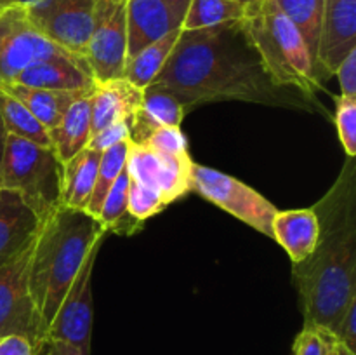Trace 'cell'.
Here are the masks:
<instances>
[{
    "mask_svg": "<svg viewBox=\"0 0 356 355\" xmlns=\"http://www.w3.org/2000/svg\"><path fill=\"white\" fill-rule=\"evenodd\" d=\"M152 86L172 93L184 108L209 101L277 103L280 87L268 77L242 21L183 30Z\"/></svg>",
    "mask_w": 356,
    "mask_h": 355,
    "instance_id": "cell-1",
    "label": "cell"
},
{
    "mask_svg": "<svg viewBox=\"0 0 356 355\" xmlns=\"http://www.w3.org/2000/svg\"><path fill=\"white\" fill-rule=\"evenodd\" d=\"M348 159L336 184L313 207L320 223L316 249L306 261L292 265L305 326L334 334L356 299V173L353 159Z\"/></svg>",
    "mask_w": 356,
    "mask_h": 355,
    "instance_id": "cell-2",
    "label": "cell"
},
{
    "mask_svg": "<svg viewBox=\"0 0 356 355\" xmlns=\"http://www.w3.org/2000/svg\"><path fill=\"white\" fill-rule=\"evenodd\" d=\"M104 237L99 221L79 209L58 205L40 223L28 265V289L40 324L42 343L87 254Z\"/></svg>",
    "mask_w": 356,
    "mask_h": 355,
    "instance_id": "cell-3",
    "label": "cell"
},
{
    "mask_svg": "<svg viewBox=\"0 0 356 355\" xmlns=\"http://www.w3.org/2000/svg\"><path fill=\"white\" fill-rule=\"evenodd\" d=\"M271 82L280 89L294 87L313 94L320 87L315 61L301 31L275 0H254L242 21Z\"/></svg>",
    "mask_w": 356,
    "mask_h": 355,
    "instance_id": "cell-4",
    "label": "cell"
},
{
    "mask_svg": "<svg viewBox=\"0 0 356 355\" xmlns=\"http://www.w3.org/2000/svg\"><path fill=\"white\" fill-rule=\"evenodd\" d=\"M63 164L51 146L7 134L0 159V190L19 195L44 221L59 205Z\"/></svg>",
    "mask_w": 356,
    "mask_h": 355,
    "instance_id": "cell-5",
    "label": "cell"
},
{
    "mask_svg": "<svg viewBox=\"0 0 356 355\" xmlns=\"http://www.w3.org/2000/svg\"><path fill=\"white\" fill-rule=\"evenodd\" d=\"M191 191H197L200 197L225 209L263 235L271 237V221L278 209L249 184L221 171L193 162Z\"/></svg>",
    "mask_w": 356,
    "mask_h": 355,
    "instance_id": "cell-6",
    "label": "cell"
},
{
    "mask_svg": "<svg viewBox=\"0 0 356 355\" xmlns=\"http://www.w3.org/2000/svg\"><path fill=\"white\" fill-rule=\"evenodd\" d=\"M83 61L94 80L124 77L127 63V0H94V28Z\"/></svg>",
    "mask_w": 356,
    "mask_h": 355,
    "instance_id": "cell-7",
    "label": "cell"
},
{
    "mask_svg": "<svg viewBox=\"0 0 356 355\" xmlns=\"http://www.w3.org/2000/svg\"><path fill=\"white\" fill-rule=\"evenodd\" d=\"M61 56L73 54L47 40L30 23L23 6L14 3L0 13V84L14 82L23 70L42 59Z\"/></svg>",
    "mask_w": 356,
    "mask_h": 355,
    "instance_id": "cell-8",
    "label": "cell"
},
{
    "mask_svg": "<svg viewBox=\"0 0 356 355\" xmlns=\"http://www.w3.org/2000/svg\"><path fill=\"white\" fill-rule=\"evenodd\" d=\"M33 242L0 265V338L23 336L37 352L42 345V333L28 289V265Z\"/></svg>",
    "mask_w": 356,
    "mask_h": 355,
    "instance_id": "cell-9",
    "label": "cell"
},
{
    "mask_svg": "<svg viewBox=\"0 0 356 355\" xmlns=\"http://www.w3.org/2000/svg\"><path fill=\"white\" fill-rule=\"evenodd\" d=\"M103 240L96 242L87 254L82 268L73 278L65 298L59 303L54 317L45 333V340L63 341L82 355H90V333H92V271Z\"/></svg>",
    "mask_w": 356,
    "mask_h": 355,
    "instance_id": "cell-10",
    "label": "cell"
},
{
    "mask_svg": "<svg viewBox=\"0 0 356 355\" xmlns=\"http://www.w3.org/2000/svg\"><path fill=\"white\" fill-rule=\"evenodd\" d=\"M24 10L47 40L83 59L94 28V0H45Z\"/></svg>",
    "mask_w": 356,
    "mask_h": 355,
    "instance_id": "cell-11",
    "label": "cell"
},
{
    "mask_svg": "<svg viewBox=\"0 0 356 355\" xmlns=\"http://www.w3.org/2000/svg\"><path fill=\"white\" fill-rule=\"evenodd\" d=\"M127 173L131 180L139 181L162 195L167 205L191 191V167L193 159L190 155L172 157L149 150L148 146L132 143L129 139Z\"/></svg>",
    "mask_w": 356,
    "mask_h": 355,
    "instance_id": "cell-12",
    "label": "cell"
},
{
    "mask_svg": "<svg viewBox=\"0 0 356 355\" xmlns=\"http://www.w3.org/2000/svg\"><path fill=\"white\" fill-rule=\"evenodd\" d=\"M356 49V0H325L316 45V77L334 75L344 58Z\"/></svg>",
    "mask_w": 356,
    "mask_h": 355,
    "instance_id": "cell-13",
    "label": "cell"
},
{
    "mask_svg": "<svg viewBox=\"0 0 356 355\" xmlns=\"http://www.w3.org/2000/svg\"><path fill=\"white\" fill-rule=\"evenodd\" d=\"M181 26L183 17L165 0H127V59Z\"/></svg>",
    "mask_w": 356,
    "mask_h": 355,
    "instance_id": "cell-14",
    "label": "cell"
},
{
    "mask_svg": "<svg viewBox=\"0 0 356 355\" xmlns=\"http://www.w3.org/2000/svg\"><path fill=\"white\" fill-rule=\"evenodd\" d=\"M90 101V136L117 122H129L143 101V89L124 77L94 80Z\"/></svg>",
    "mask_w": 356,
    "mask_h": 355,
    "instance_id": "cell-15",
    "label": "cell"
},
{
    "mask_svg": "<svg viewBox=\"0 0 356 355\" xmlns=\"http://www.w3.org/2000/svg\"><path fill=\"white\" fill-rule=\"evenodd\" d=\"M14 82L37 89L76 90V93H90L94 86L89 66L76 56L42 59L23 70L14 79Z\"/></svg>",
    "mask_w": 356,
    "mask_h": 355,
    "instance_id": "cell-16",
    "label": "cell"
},
{
    "mask_svg": "<svg viewBox=\"0 0 356 355\" xmlns=\"http://www.w3.org/2000/svg\"><path fill=\"white\" fill-rule=\"evenodd\" d=\"M40 223L19 195L0 190V265L33 242Z\"/></svg>",
    "mask_w": 356,
    "mask_h": 355,
    "instance_id": "cell-17",
    "label": "cell"
},
{
    "mask_svg": "<svg viewBox=\"0 0 356 355\" xmlns=\"http://www.w3.org/2000/svg\"><path fill=\"white\" fill-rule=\"evenodd\" d=\"M186 108L169 90L159 86L143 89L141 106L129 120V139L141 145L153 131L160 127H181Z\"/></svg>",
    "mask_w": 356,
    "mask_h": 355,
    "instance_id": "cell-18",
    "label": "cell"
},
{
    "mask_svg": "<svg viewBox=\"0 0 356 355\" xmlns=\"http://www.w3.org/2000/svg\"><path fill=\"white\" fill-rule=\"evenodd\" d=\"M318 237L320 223L313 207L277 211L271 221V239L284 247L292 265L302 263L312 256Z\"/></svg>",
    "mask_w": 356,
    "mask_h": 355,
    "instance_id": "cell-19",
    "label": "cell"
},
{
    "mask_svg": "<svg viewBox=\"0 0 356 355\" xmlns=\"http://www.w3.org/2000/svg\"><path fill=\"white\" fill-rule=\"evenodd\" d=\"M99 159V152L83 148L76 155H73L72 159L63 162L59 205L86 211L87 202H89L90 194H92L94 183H96Z\"/></svg>",
    "mask_w": 356,
    "mask_h": 355,
    "instance_id": "cell-20",
    "label": "cell"
},
{
    "mask_svg": "<svg viewBox=\"0 0 356 355\" xmlns=\"http://www.w3.org/2000/svg\"><path fill=\"white\" fill-rule=\"evenodd\" d=\"M90 94V93H89ZM89 94L80 96L72 106L68 108L61 120L49 129L51 148L59 159V162H66L80 150L87 148L90 139V101Z\"/></svg>",
    "mask_w": 356,
    "mask_h": 355,
    "instance_id": "cell-21",
    "label": "cell"
},
{
    "mask_svg": "<svg viewBox=\"0 0 356 355\" xmlns=\"http://www.w3.org/2000/svg\"><path fill=\"white\" fill-rule=\"evenodd\" d=\"M0 89H3L6 93H9L10 96L19 100L47 131L61 120L63 115L68 111V108L72 106L80 96L89 94L76 93V90L37 89V87L21 86V84L16 82L0 84Z\"/></svg>",
    "mask_w": 356,
    "mask_h": 355,
    "instance_id": "cell-22",
    "label": "cell"
},
{
    "mask_svg": "<svg viewBox=\"0 0 356 355\" xmlns=\"http://www.w3.org/2000/svg\"><path fill=\"white\" fill-rule=\"evenodd\" d=\"M179 35L181 28L170 31V33L159 38L153 44L146 45L138 54L129 58L127 63H125L124 79H127L129 82L134 84L139 89H146L148 86H152L155 77L159 75L160 70L163 68V65L169 59L172 49L176 47Z\"/></svg>",
    "mask_w": 356,
    "mask_h": 355,
    "instance_id": "cell-23",
    "label": "cell"
},
{
    "mask_svg": "<svg viewBox=\"0 0 356 355\" xmlns=\"http://www.w3.org/2000/svg\"><path fill=\"white\" fill-rule=\"evenodd\" d=\"M127 190H129V173L127 166L122 169L110 191L104 197L101 211L97 214V221L103 226L104 232L117 233V235H132L139 232L143 226L141 221L131 216L127 209Z\"/></svg>",
    "mask_w": 356,
    "mask_h": 355,
    "instance_id": "cell-24",
    "label": "cell"
},
{
    "mask_svg": "<svg viewBox=\"0 0 356 355\" xmlns=\"http://www.w3.org/2000/svg\"><path fill=\"white\" fill-rule=\"evenodd\" d=\"M247 14V6L242 0H191L183 19V30L221 26L240 23Z\"/></svg>",
    "mask_w": 356,
    "mask_h": 355,
    "instance_id": "cell-25",
    "label": "cell"
},
{
    "mask_svg": "<svg viewBox=\"0 0 356 355\" xmlns=\"http://www.w3.org/2000/svg\"><path fill=\"white\" fill-rule=\"evenodd\" d=\"M0 117H2L7 134L42 146H51L47 129L35 118V115L19 100L10 96L3 89H0Z\"/></svg>",
    "mask_w": 356,
    "mask_h": 355,
    "instance_id": "cell-26",
    "label": "cell"
},
{
    "mask_svg": "<svg viewBox=\"0 0 356 355\" xmlns=\"http://www.w3.org/2000/svg\"><path fill=\"white\" fill-rule=\"evenodd\" d=\"M127 150H129V139L125 141L117 143L111 148L104 150L101 153L99 166H97V174H96V183H94L92 194H90L89 202H87L86 212L87 214L97 218L101 211V205H103L104 197L110 191L111 184L115 183V180L118 178V174L122 173V169L125 167L127 162Z\"/></svg>",
    "mask_w": 356,
    "mask_h": 355,
    "instance_id": "cell-27",
    "label": "cell"
},
{
    "mask_svg": "<svg viewBox=\"0 0 356 355\" xmlns=\"http://www.w3.org/2000/svg\"><path fill=\"white\" fill-rule=\"evenodd\" d=\"M275 2L280 7L282 13L301 31L302 38H305L306 45L313 56V61H315L325 0H275Z\"/></svg>",
    "mask_w": 356,
    "mask_h": 355,
    "instance_id": "cell-28",
    "label": "cell"
},
{
    "mask_svg": "<svg viewBox=\"0 0 356 355\" xmlns=\"http://www.w3.org/2000/svg\"><path fill=\"white\" fill-rule=\"evenodd\" d=\"M339 340L332 331L320 326H305L292 347V355H339Z\"/></svg>",
    "mask_w": 356,
    "mask_h": 355,
    "instance_id": "cell-29",
    "label": "cell"
},
{
    "mask_svg": "<svg viewBox=\"0 0 356 355\" xmlns=\"http://www.w3.org/2000/svg\"><path fill=\"white\" fill-rule=\"evenodd\" d=\"M127 209L131 216H134L138 221L145 223L152 216L165 211L167 202L163 200L162 195L153 188L139 183V181L129 178V190H127Z\"/></svg>",
    "mask_w": 356,
    "mask_h": 355,
    "instance_id": "cell-30",
    "label": "cell"
},
{
    "mask_svg": "<svg viewBox=\"0 0 356 355\" xmlns=\"http://www.w3.org/2000/svg\"><path fill=\"white\" fill-rule=\"evenodd\" d=\"M336 100V127L339 141L348 157L356 155V97L339 96Z\"/></svg>",
    "mask_w": 356,
    "mask_h": 355,
    "instance_id": "cell-31",
    "label": "cell"
},
{
    "mask_svg": "<svg viewBox=\"0 0 356 355\" xmlns=\"http://www.w3.org/2000/svg\"><path fill=\"white\" fill-rule=\"evenodd\" d=\"M141 145L148 146L149 150L163 153V155L183 157L190 155L188 152L186 136L183 134L181 127H160L153 131Z\"/></svg>",
    "mask_w": 356,
    "mask_h": 355,
    "instance_id": "cell-32",
    "label": "cell"
},
{
    "mask_svg": "<svg viewBox=\"0 0 356 355\" xmlns=\"http://www.w3.org/2000/svg\"><path fill=\"white\" fill-rule=\"evenodd\" d=\"M125 139H129V122H117V124L106 125L104 129L97 131L96 134L90 136L87 148L103 153L104 150L111 148V146L125 141Z\"/></svg>",
    "mask_w": 356,
    "mask_h": 355,
    "instance_id": "cell-33",
    "label": "cell"
},
{
    "mask_svg": "<svg viewBox=\"0 0 356 355\" xmlns=\"http://www.w3.org/2000/svg\"><path fill=\"white\" fill-rule=\"evenodd\" d=\"M334 75L339 80L341 94L356 97V49L341 61Z\"/></svg>",
    "mask_w": 356,
    "mask_h": 355,
    "instance_id": "cell-34",
    "label": "cell"
},
{
    "mask_svg": "<svg viewBox=\"0 0 356 355\" xmlns=\"http://www.w3.org/2000/svg\"><path fill=\"white\" fill-rule=\"evenodd\" d=\"M336 336L343 347L356 354V299L350 303L339 327L336 331Z\"/></svg>",
    "mask_w": 356,
    "mask_h": 355,
    "instance_id": "cell-35",
    "label": "cell"
},
{
    "mask_svg": "<svg viewBox=\"0 0 356 355\" xmlns=\"http://www.w3.org/2000/svg\"><path fill=\"white\" fill-rule=\"evenodd\" d=\"M0 355H35V348L23 336H3L0 338Z\"/></svg>",
    "mask_w": 356,
    "mask_h": 355,
    "instance_id": "cell-36",
    "label": "cell"
},
{
    "mask_svg": "<svg viewBox=\"0 0 356 355\" xmlns=\"http://www.w3.org/2000/svg\"><path fill=\"white\" fill-rule=\"evenodd\" d=\"M35 355H82L75 347L68 343H63V341H51L45 340L40 345Z\"/></svg>",
    "mask_w": 356,
    "mask_h": 355,
    "instance_id": "cell-37",
    "label": "cell"
},
{
    "mask_svg": "<svg viewBox=\"0 0 356 355\" xmlns=\"http://www.w3.org/2000/svg\"><path fill=\"white\" fill-rule=\"evenodd\" d=\"M165 2L169 3V6L172 7V9L176 10V13L179 14V16L184 19V16H186V10H188V7H190L191 0H165Z\"/></svg>",
    "mask_w": 356,
    "mask_h": 355,
    "instance_id": "cell-38",
    "label": "cell"
},
{
    "mask_svg": "<svg viewBox=\"0 0 356 355\" xmlns=\"http://www.w3.org/2000/svg\"><path fill=\"white\" fill-rule=\"evenodd\" d=\"M6 139H7V132H6V127H3L2 117H0V159H2L3 146H6Z\"/></svg>",
    "mask_w": 356,
    "mask_h": 355,
    "instance_id": "cell-39",
    "label": "cell"
},
{
    "mask_svg": "<svg viewBox=\"0 0 356 355\" xmlns=\"http://www.w3.org/2000/svg\"><path fill=\"white\" fill-rule=\"evenodd\" d=\"M14 3L17 6H23V7H31V6H37V3L45 2V0H13Z\"/></svg>",
    "mask_w": 356,
    "mask_h": 355,
    "instance_id": "cell-40",
    "label": "cell"
},
{
    "mask_svg": "<svg viewBox=\"0 0 356 355\" xmlns=\"http://www.w3.org/2000/svg\"><path fill=\"white\" fill-rule=\"evenodd\" d=\"M10 6H14L13 0H0V13H2V10H6V9H9Z\"/></svg>",
    "mask_w": 356,
    "mask_h": 355,
    "instance_id": "cell-41",
    "label": "cell"
},
{
    "mask_svg": "<svg viewBox=\"0 0 356 355\" xmlns=\"http://www.w3.org/2000/svg\"><path fill=\"white\" fill-rule=\"evenodd\" d=\"M339 355H356V354H353V352H350L346 347H343V345H341V347H339Z\"/></svg>",
    "mask_w": 356,
    "mask_h": 355,
    "instance_id": "cell-42",
    "label": "cell"
},
{
    "mask_svg": "<svg viewBox=\"0 0 356 355\" xmlns=\"http://www.w3.org/2000/svg\"><path fill=\"white\" fill-rule=\"evenodd\" d=\"M242 2H243V3H245V6H249V3H252V2H254V0H242Z\"/></svg>",
    "mask_w": 356,
    "mask_h": 355,
    "instance_id": "cell-43",
    "label": "cell"
}]
</instances>
